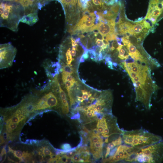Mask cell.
I'll list each match as a JSON object with an SVG mask.
<instances>
[{
    "mask_svg": "<svg viewBox=\"0 0 163 163\" xmlns=\"http://www.w3.org/2000/svg\"><path fill=\"white\" fill-rule=\"evenodd\" d=\"M61 101V109L62 113L64 114H68L69 112V107L67 99Z\"/></svg>",
    "mask_w": 163,
    "mask_h": 163,
    "instance_id": "2e32d148",
    "label": "cell"
},
{
    "mask_svg": "<svg viewBox=\"0 0 163 163\" xmlns=\"http://www.w3.org/2000/svg\"><path fill=\"white\" fill-rule=\"evenodd\" d=\"M62 4L64 12L76 8L78 0H58Z\"/></svg>",
    "mask_w": 163,
    "mask_h": 163,
    "instance_id": "5bb4252c",
    "label": "cell"
},
{
    "mask_svg": "<svg viewBox=\"0 0 163 163\" xmlns=\"http://www.w3.org/2000/svg\"><path fill=\"white\" fill-rule=\"evenodd\" d=\"M43 96L48 108L55 107L58 105V101L57 97L52 92L45 94Z\"/></svg>",
    "mask_w": 163,
    "mask_h": 163,
    "instance_id": "7c38bea8",
    "label": "cell"
},
{
    "mask_svg": "<svg viewBox=\"0 0 163 163\" xmlns=\"http://www.w3.org/2000/svg\"><path fill=\"white\" fill-rule=\"evenodd\" d=\"M121 136L123 143L138 149L146 147L162 140L160 136L142 129L123 130Z\"/></svg>",
    "mask_w": 163,
    "mask_h": 163,
    "instance_id": "6da1fadb",
    "label": "cell"
},
{
    "mask_svg": "<svg viewBox=\"0 0 163 163\" xmlns=\"http://www.w3.org/2000/svg\"><path fill=\"white\" fill-rule=\"evenodd\" d=\"M24 8L18 5L1 2L0 5V26L13 31L18 30V25L24 14Z\"/></svg>",
    "mask_w": 163,
    "mask_h": 163,
    "instance_id": "7a4b0ae2",
    "label": "cell"
},
{
    "mask_svg": "<svg viewBox=\"0 0 163 163\" xmlns=\"http://www.w3.org/2000/svg\"><path fill=\"white\" fill-rule=\"evenodd\" d=\"M9 152L12 153L14 156L18 158L20 161H25L28 154L27 152H22L19 150H14L9 147Z\"/></svg>",
    "mask_w": 163,
    "mask_h": 163,
    "instance_id": "9a60e30c",
    "label": "cell"
},
{
    "mask_svg": "<svg viewBox=\"0 0 163 163\" xmlns=\"http://www.w3.org/2000/svg\"><path fill=\"white\" fill-rule=\"evenodd\" d=\"M3 0L5 1H10V2L13 1V2H17L18 1L19 2V1L20 0Z\"/></svg>",
    "mask_w": 163,
    "mask_h": 163,
    "instance_id": "f546056e",
    "label": "cell"
},
{
    "mask_svg": "<svg viewBox=\"0 0 163 163\" xmlns=\"http://www.w3.org/2000/svg\"><path fill=\"white\" fill-rule=\"evenodd\" d=\"M62 81L66 80L75 83L76 82L75 79L71 74H67L64 72H62Z\"/></svg>",
    "mask_w": 163,
    "mask_h": 163,
    "instance_id": "ac0fdd59",
    "label": "cell"
},
{
    "mask_svg": "<svg viewBox=\"0 0 163 163\" xmlns=\"http://www.w3.org/2000/svg\"><path fill=\"white\" fill-rule=\"evenodd\" d=\"M71 66V65L67 64L64 65L62 69V72H64L68 74H72L73 73L74 70Z\"/></svg>",
    "mask_w": 163,
    "mask_h": 163,
    "instance_id": "ffe728a7",
    "label": "cell"
},
{
    "mask_svg": "<svg viewBox=\"0 0 163 163\" xmlns=\"http://www.w3.org/2000/svg\"><path fill=\"white\" fill-rule=\"evenodd\" d=\"M17 50L10 43L0 45V69L11 66L16 56Z\"/></svg>",
    "mask_w": 163,
    "mask_h": 163,
    "instance_id": "8992f818",
    "label": "cell"
},
{
    "mask_svg": "<svg viewBox=\"0 0 163 163\" xmlns=\"http://www.w3.org/2000/svg\"><path fill=\"white\" fill-rule=\"evenodd\" d=\"M88 52H84V53L82 55V56L85 59H87L89 57V55L88 54Z\"/></svg>",
    "mask_w": 163,
    "mask_h": 163,
    "instance_id": "83f0119b",
    "label": "cell"
},
{
    "mask_svg": "<svg viewBox=\"0 0 163 163\" xmlns=\"http://www.w3.org/2000/svg\"><path fill=\"white\" fill-rule=\"evenodd\" d=\"M151 28L150 24L145 20L138 22L133 25V35L137 38L138 41H140Z\"/></svg>",
    "mask_w": 163,
    "mask_h": 163,
    "instance_id": "52a82bcc",
    "label": "cell"
},
{
    "mask_svg": "<svg viewBox=\"0 0 163 163\" xmlns=\"http://www.w3.org/2000/svg\"><path fill=\"white\" fill-rule=\"evenodd\" d=\"M104 143L103 138H102L96 142L90 143L91 152L95 159H99L102 157Z\"/></svg>",
    "mask_w": 163,
    "mask_h": 163,
    "instance_id": "9c48e42d",
    "label": "cell"
},
{
    "mask_svg": "<svg viewBox=\"0 0 163 163\" xmlns=\"http://www.w3.org/2000/svg\"><path fill=\"white\" fill-rule=\"evenodd\" d=\"M97 30L98 32L105 37L109 34L116 33L117 34L115 31V27H113L109 23H106L100 22L97 24Z\"/></svg>",
    "mask_w": 163,
    "mask_h": 163,
    "instance_id": "30bf717a",
    "label": "cell"
},
{
    "mask_svg": "<svg viewBox=\"0 0 163 163\" xmlns=\"http://www.w3.org/2000/svg\"><path fill=\"white\" fill-rule=\"evenodd\" d=\"M82 98L83 101L88 100L89 98L91 96L92 94L89 91L85 90H82Z\"/></svg>",
    "mask_w": 163,
    "mask_h": 163,
    "instance_id": "44dd1931",
    "label": "cell"
},
{
    "mask_svg": "<svg viewBox=\"0 0 163 163\" xmlns=\"http://www.w3.org/2000/svg\"><path fill=\"white\" fill-rule=\"evenodd\" d=\"M65 86L66 87V89H71L74 85L75 83L72 82L65 80L62 81Z\"/></svg>",
    "mask_w": 163,
    "mask_h": 163,
    "instance_id": "d4e9b609",
    "label": "cell"
},
{
    "mask_svg": "<svg viewBox=\"0 0 163 163\" xmlns=\"http://www.w3.org/2000/svg\"><path fill=\"white\" fill-rule=\"evenodd\" d=\"M58 85L59 88V94L60 100H62L67 99L66 94L61 88L58 82Z\"/></svg>",
    "mask_w": 163,
    "mask_h": 163,
    "instance_id": "7402d4cb",
    "label": "cell"
},
{
    "mask_svg": "<svg viewBox=\"0 0 163 163\" xmlns=\"http://www.w3.org/2000/svg\"><path fill=\"white\" fill-rule=\"evenodd\" d=\"M163 160V140L146 147L139 149L137 152L134 162L161 163Z\"/></svg>",
    "mask_w": 163,
    "mask_h": 163,
    "instance_id": "3957f363",
    "label": "cell"
},
{
    "mask_svg": "<svg viewBox=\"0 0 163 163\" xmlns=\"http://www.w3.org/2000/svg\"><path fill=\"white\" fill-rule=\"evenodd\" d=\"M79 61L80 62H85V59L83 58L82 55L81 56V57Z\"/></svg>",
    "mask_w": 163,
    "mask_h": 163,
    "instance_id": "f1b7e54d",
    "label": "cell"
},
{
    "mask_svg": "<svg viewBox=\"0 0 163 163\" xmlns=\"http://www.w3.org/2000/svg\"><path fill=\"white\" fill-rule=\"evenodd\" d=\"M96 129L103 137L108 139L109 141L110 137L118 138L123 131L119 128L117 118L112 113L104 114L101 119H98Z\"/></svg>",
    "mask_w": 163,
    "mask_h": 163,
    "instance_id": "277c9868",
    "label": "cell"
},
{
    "mask_svg": "<svg viewBox=\"0 0 163 163\" xmlns=\"http://www.w3.org/2000/svg\"><path fill=\"white\" fill-rule=\"evenodd\" d=\"M76 48H75L72 47V49L71 50V54L72 56L73 57L75 56L76 55Z\"/></svg>",
    "mask_w": 163,
    "mask_h": 163,
    "instance_id": "4316f807",
    "label": "cell"
},
{
    "mask_svg": "<svg viewBox=\"0 0 163 163\" xmlns=\"http://www.w3.org/2000/svg\"><path fill=\"white\" fill-rule=\"evenodd\" d=\"M72 158L74 162H79L80 158V153L77 151L72 156Z\"/></svg>",
    "mask_w": 163,
    "mask_h": 163,
    "instance_id": "cb8c5ba5",
    "label": "cell"
},
{
    "mask_svg": "<svg viewBox=\"0 0 163 163\" xmlns=\"http://www.w3.org/2000/svg\"><path fill=\"white\" fill-rule=\"evenodd\" d=\"M88 51L90 54L91 58L92 59L95 60L96 57V53L95 51L90 49L88 50Z\"/></svg>",
    "mask_w": 163,
    "mask_h": 163,
    "instance_id": "484cf974",
    "label": "cell"
},
{
    "mask_svg": "<svg viewBox=\"0 0 163 163\" xmlns=\"http://www.w3.org/2000/svg\"><path fill=\"white\" fill-rule=\"evenodd\" d=\"M6 150L5 147L3 148L0 154V161L1 163L3 162L5 159L6 157Z\"/></svg>",
    "mask_w": 163,
    "mask_h": 163,
    "instance_id": "603a6c76",
    "label": "cell"
},
{
    "mask_svg": "<svg viewBox=\"0 0 163 163\" xmlns=\"http://www.w3.org/2000/svg\"><path fill=\"white\" fill-rule=\"evenodd\" d=\"M39 19L37 11L31 12L24 15L21 18L20 22L32 26Z\"/></svg>",
    "mask_w": 163,
    "mask_h": 163,
    "instance_id": "8fae6325",
    "label": "cell"
},
{
    "mask_svg": "<svg viewBox=\"0 0 163 163\" xmlns=\"http://www.w3.org/2000/svg\"><path fill=\"white\" fill-rule=\"evenodd\" d=\"M42 0H20L19 3L24 9V14L37 11L42 7L40 2Z\"/></svg>",
    "mask_w": 163,
    "mask_h": 163,
    "instance_id": "ba28073f",
    "label": "cell"
},
{
    "mask_svg": "<svg viewBox=\"0 0 163 163\" xmlns=\"http://www.w3.org/2000/svg\"><path fill=\"white\" fill-rule=\"evenodd\" d=\"M139 149L134 148L123 143L117 147L114 154L103 160L104 162H116L123 161L133 162L137 152Z\"/></svg>",
    "mask_w": 163,
    "mask_h": 163,
    "instance_id": "5b68a950",
    "label": "cell"
},
{
    "mask_svg": "<svg viewBox=\"0 0 163 163\" xmlns=\"http://www.w3.org/2000/svg\"><path fill=\"white\" fill-rule=\"evenodd\" d=\"M90 0H78V8L81 9L82 11L87 9L89 2Z\"/></svg>",
    "mask_w": 163,
    "mask_h": 163,
    "instance_id": "e0dca14e",
    "label": "cell"
},
{
    "mask_svg": "<svg viewBox=\"0 0 163 163\" xmlns=\"http://www.w3.org/2000/svg\"><path fill=\"white\" fill-rule=\"evenodd\" d=\"M122 143L123 140L121 136L109 143L106 147V152L105 155V158H107L109 156L111 150Z\"/></svg>",
    "mask_w": 163,
    "mask_h": 163,
    "instance_id": "4fadbf2b",
    "label": "cell"
},
{
    "mask_svg": "<svg viewBox=\"0 0 163 163\" xmlns=\"http://www.w3.org/2000/svg\"><path fill=\"white\" fill-rule=\"evenodd\" d=\"M65 56L67 61V64L70 65L72 61L74 60V58H72L70 48H69L66 50L65 53Z\"/></svg>",
    "mask_w": 163,
    "mask_h": 163,
    "instance_id": "d6986e66",
    "label": "cell"
}]
</instances>
